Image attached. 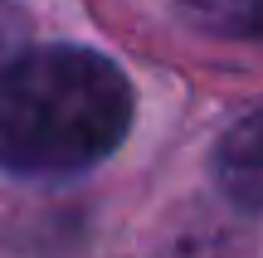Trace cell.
<instances>
[{"label": "cell", "mask_w": 263, "mask_h": 258, "mask_svg": "<svg viewBox=\"0 0 263 258\" xmlns=\"http://www.w3.org/2000/svg\"><path fill=\"white\" fill-rule=\"evenodd\" d=\"M25 44H29V19H25V10H20L15 0H0V68H5L15 54H25Z\"/></svg>", "instance_id": "5b68a950"}, {"label": "cell", "mask_w": 263, "mask_h": 258, "mask_svg": "<svg viewBox=\"0 0 263 258\" xmlns=\"http://www.w3.org/2000/svg\"><path fill=\"white\" fill-rule=\"evenodd\" d=\"M132 83L112 58L78 44L25 49L0 68V171L68 181L122 146Z\"/></svg>", "instance_id": "6da1fadb"}, {"label": "cell", "mask_w": 263, "mask_h": 258, "mask_svg": "<svg viewBox=\"0 0 263 258\" xmlns=\"http://www.w3.org/2000/svg\"><path fill=\"white\" fill-rule=\"evenodd\" d=\"M185 25L224 39H263V0H171Z\"/></svg>", "instance_id": "3957f363"}, {"label": "cell", "mask_w": 263, "mask_h": 258, "mask_svg": "<svg viewBox=\"0 0 263 258\" xmlns=\"http://www.w3.org/2000/svg\"><path fill=\"white\" fill-rule=\"evenodd\" d=\"M215 181L244 210H263V107L239 117L215 151Z\"/></svg>", "instance_id": "7a4b0ae2"}, {"label": "cell", "mask_w": 263, "mask_h": 258, "mask_svg": "<svg viewBox=\"0 0 263 258\" xmlns=\"http://www.w3.org/2000/svg\"><path fill=\"white\" fill-rule=\"evenodd\" d=\"M166 258H244V239H239L229 224L210 220V224H200L195 234H180V239H171Z\"/></svg>", "instance_id": "277c9868"}]
</instances>
